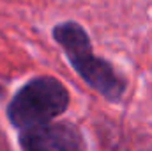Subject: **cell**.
Listing matches in <instances>:
<instances>
[{
	"mask_svg": "<svg viewBox=\"0 0 152 151\" xmlns=\"http://www.w3.org/2000/svg\"><path fill=\"white\" fill-rule=\"evenodd\" d=\"M69 105L67 89L51 76H39L25 84L7 107V117L12 126L27 130L46 124L66 112Z\"/></svg>",
	"mask_w": 152,
	"mask_h": 151,
	"instance_id": "cell-2",
	"label": "cell"
},
{
	"mask_svg": "<svg viewBox=\"0 0 152 151\" xmlns=\"http://www.w3.org/2000/svg\"><path fill=\"white\" fill-rule=\"evenodd\" d=\"M55 41L64 48L71 66L80 78L104 96L108 101H120L126 91L124 78L113 70V66L94 55L88 34L76 21H66L53 29Z\"/></svg>",
	"mask_w": 152,
	"mask_h": 151,
	"instance_id": "cell-1",
	"label": "cell"
},
{
	"mask_svg": "<svg viewBox=\"0 0 152 151\" xmlns=\"http://www.w3.org/2000/svg\"><path fill=\"white\" fill-rule=\"evenodd\" d=\"M23 151H83L81 133L67 123H46L21 132Z\"/></svg>",
	"mask_w": 152,
	"mask_h": 151,
	"instance_id": "cell-3",
	"label": "cell"
}]
</instances>
